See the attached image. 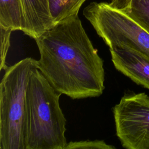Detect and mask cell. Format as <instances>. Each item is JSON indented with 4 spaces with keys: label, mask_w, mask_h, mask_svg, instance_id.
<instances>
[{
    "label": "cell",
    "mask_w": 149,
    "mask_h": 149,
    "mask_svg": "<svg viewBox=\"0 0 149 149\" xmlns=\"http://www.w3.org/2000/svg\"><path fill=\"white\" fill-rule=\"evenodd\" d=\"M35 41L40 55L37 69L58 92L72 99L102 94L103 61L78 14L54 24Z\"/></svg>",
    "instance_id": "1"
},
{
    "label": "cell",
    "mask_w": 149,
    "mask_h": 149,
    "mask_svg": "<svg viewBox=\"0 0 149 149\" xmlns=\"http://www.w3.org/2000/svg\"><path fill=\"white\" fill-rule=\"evenodd\" d=\"M61 93L36 68L26 90L25 149H65L66 118L59 105Z\"/></svg>",
    "instance_id": "2"
},
{
    "label": "cell",
    "mask_w": 149,
    "mask_h": 149,
    "mask_svg": "<svg viewBox=\"0 0 149 149\" xmlns=\"http://www.w3.org/2000/svg\"><path fill=\"white\" fill-rule=\"evenodd\" d=\"M37 61L26 58L8 66L0 84V149H25L26 90Z\"/></svg>",
    "instance_id": "3"
},
{
    "label": "cell",
    "mask_w": 149,
    "mask_h": 149,
    "mask_svg": "<svg viewBox=\"0 0 149 149\" xmlns=\"http://www.w3.org/2000/svg\"><path fill=\"white\" fill-rule=\"evenodd\" d=\"M83 15L109 49H129L149 59V33L123 11L109 3L93 2Z\"/></svg>",
    "instance_id": "4"
},
{
    "label": "cell",
    "mask_w": 149,
    "mask_h": 149,
    "mask_svg": "<svg viewBox=\"0 0 149 149\" xmlns=\"http://www.w3.org/2000/svg\"><path fill=\"white\" fill-rule=\"evenodd\" d=\"M113 112L122 146L127 149H149V97L144 93L125 94Z\"/></svg>",
    "instance_id": "5"
},
{
    "label": "cell",
    "mask_w": 149,
    "mask_h": 149,
    "mask_svg": "<svg viewBox=\"0 0 149 149\" xmlns=\"http://www.w3.org/2000/svg\"><path fill=\"white\" fill-rule=\"evenodd\" d=\"M115 68L137 84L149 89V59L126 48H110Z\"/></svg>",
    "instance_id": "6"
},
{
    "label": "cell",
    "mask_w": 149,
    "mask_h": 149,
    "mask_svg": "<svg viewBox=\"0 0 149 149\" xmlns=\"http://www.w3.org/2000/svg\"><path fill=\"white\" fill-rule=\"evenodd\" d=\"M20 1L25 19V34L35 40L54 25L49 0Z\"/></svg>",
    "instance_id": "7"
},
{
    "label": "cell",
    "mask_w": 149,
    "mask_h": 149,
    "mask_svg": "<svg viewBox=\"0 0 149 149\" xmlns=\"http://www.w3.org/2000/svg\"><path fill=\"white\" fill-rule=\"evenodd\" d=\"M0 26L24 31L25 19L20 0H0Z\"/></svg>",
    "instance_id": "8"
},
{
    "label": "cell",
    "mask_w": 149,
    "mask_h": 149,
    "mask_svg": "<svg viewBox=\"0 0 149 149\" xmlns=\"http://www.w3.org/2000/svg\"><path fill=\"white\" fill-rule=\"evenodd\" d=\"M86 0H49L54 24L67 19L79 11Z\"/></svg>",
    "instance_id": "9"
},
{
    "label": "cell",
    "mask_w": 149,
    "mask_h": 149,
    "mask_svg": "<svg viewBox=\"0 0 149 149\" xmlns=\"http://www.w3.org/2000/svg\"><path fill=\"white\" fill-rule=\"evenodd\" d=\"M122 11L149 33V0H130Z\"/></svg>",
    "instance_id": "10"
},
{
    "label": "cell",
    "mask_w": 149,
    "mask_h": 149,
    "mask_svg": "<svg viewBox=\"0 0 149 149\" xmlns=\"http://www.w3.org/2000/svg\"><path fill=\"white\" fill-rule=\"evenodd\" d=\"M77 148H97V149H113L115 147L107 144L103 140H86L79 141H71L67 143L65 149Z\"/></svg>",
    "instance_id": "11"
},
{
    "label": "cell",
    "mask_w": 149,
    "mask_h": 149,
    "mask_svg": "<svg viewBox=\"0 0 149 149\" xmlns=\"http://www.w3.org/2000/svg\"><path fill=\"white\" fill-rule=\"evenodd\" d=\"M1 29V69L5 70L8 66L6 64V59L10 46V34L12 30L0 26Z\"/></svg>",
    "instance_id": "12"
},
{
    "label": "cell",
    "mask_w": 149,
    "mask_h": 149,
    "mask_svg": "<svg viewBox=\"0 0 149 149\" xmlns=\"http://www.w3.org/2000/svg\"><path fill=\"white\" fill-rule=\"evenodd\" d=\"M130 0H110L109 4L113 8L123 10L129 5Z\"/></svg>",
    "instance_id": "13"
}]
</instances>
